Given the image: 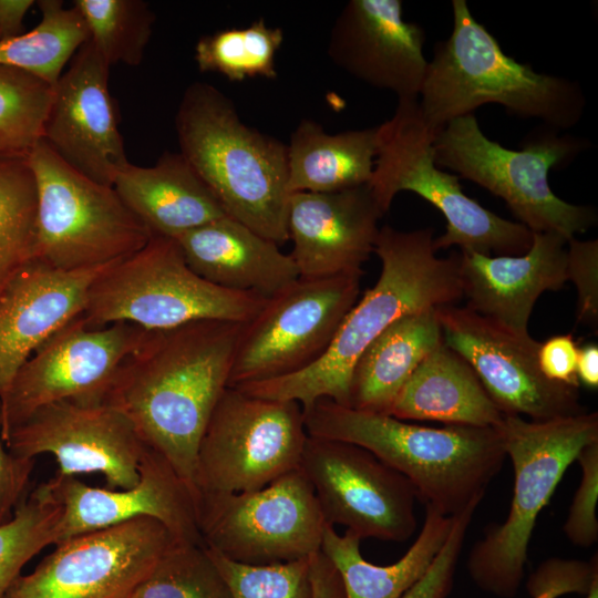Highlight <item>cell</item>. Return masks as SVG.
I'll use <instances>...</instances> for the list:
<instances>
[{
  "mask_svg": "<svg viewBox=\"0 0 598 598\" xmlns=\"http://www.w3.org/2000/svg\"><path fill=\"white\" fill-rule=\"evenodd\" d=\"M267 300L210 283L190 269L176 239L152 235L97 276L80 317L89 327L128 322L144 330L199 320L247 323Z\"/></svg>",
  "mask_w": 598,
  "mask_h": 598,
  "instance_id": "9",
  "label": "cell"
},
{
  "mask_svg": "<svg viewBox=\"0 0 598 598\" xmlns=\"http://www.w3.org/2000/svg\"><path fill=\"white\" fill-rule=\"evenodd\" d=\"M62 520L63 509L44 482L0 524V598L32 557L61 540Z\"/></svg>",
  "mask_w": 598,
  "mask_h": 598,
  "instance_id": "34",
  "label": "cell"
},
{
  "mask_svg": "<svg viewBox=\"0 0 598 598\" xmlns=\"http://www.w3.org/2000/svg\"><path fill=\"white\" fill-rule=\"evenodd\" d=\"M138 472V482L127 489L92 487L75 476L60 474L47 481L51 495L63 509L59 543L150 517L161 522L176 542L205 545L197 526L194 495L166 458L146 446Z\"/></svg>",
  "mask_w": 598,
  "mask_h": 598,
  "instance_id": "20",
  "label": "cell"
},
{
  "mask_svg": "<svg viewBox=\"0 0 598 598\" xmlns=\"http://www.w3.org/2000/svg\"><path fill=\"white\" fill-rule=\"evenodd\" d=\"M361 275L300 278L244 327L228 386L282 378L318 361L358 301Z\"/></svg>",
  "mask_w": 598,
  "mask_h": 598,
  "instance_id": "13",
  "label": "cell"
},
{
  "mask_svg": "<svg viewBox=\"0 0 598 598\" xmlns=\"http://www.w3.org/2000/svg\"><path fill=\"white\" fill-rule=\"evenodd\" d=\"M452 32L436 42L419 96L431 130L436 132L484 104H498L513 115L540 120L557 131L579 123L587 101L576 81L538 73L505 54L465 0H452Z\"/></svg>",
  "mask_w": 598,
  "mask_h": 598,
  "instance_id": "4",
  "label": "cell"
},
{
  "mask_svg": "<svg viewBox=\"0 0 598 598\" xmlns=\"http://www.w3.org/2000/svg\"><path fill=\"white\" fill-rule=\"evenodd\" d=\"M246 323L199 320L146 330L123 360L103 401L123 413L196 496L200 439L228 379Z\"/></svg>",
  "mask_w": 598,
  "mask_h": 598,
  "instance_id": "1",
  "label": "cell"
},
{
  "mask_svg": "<svg viewBox=\"0 0 598 598\" xmlns=\"http://www.w3.org/2000/svg\"><path fill=\"white\" fill-rule=\"evenodd\" d=\"M53 86L23 70L0 65V154L28 155L42 140Z\"/></svg>",
  "mask_w": 598,
  "mask_h": 598,
  "instance_id": "36",
  "label": "cell"
},
{
  "mask_svg": "<svg viewBox=\"0 0 598 598\" xmlns=\"http://www.w3.org/2000/svg\"><path fill=\"white\" fill-rule=\"evenodd\" d=\"M436 311L443 342L468 363L504 415L546 421L586 412L577 386L542 373L540 342L517 337L466 306Z\"/></svg>",
  "mask_w": 598,
  "mask_h": 598,
  "instance_id": "17",
  "label": "cell"
},
{
  "mask_svg": "<svg viewBox=\"0 0 598 598\" xmlns=\"http://www.w3.org/2000/svg\"><path fill=\"white\" fill-rule=\"evenodd\" d=\"M453 520L454 516L443 515L425 504V517L416 539L398 561L386 566L362 557L359 536L350 530L340 535L329 525L320 550L339 573L346 598H403L430 568Z\"/></svg>",
  "mask_w": 598,
  "mask_h": 598,
  "instance_id": "29",
  "label": "cell"
},
{
  "mask_svg": "<svg viewBox=\"0 0 598 598\" xmlns=\"http://www.w3.org/2000/svg\"><path fill=\"white\" fill-rule=\"evenodd\" d=\"M578 350L571 334L555 336L540 343L537 359L542 373L550 381L578 388Z\"/></svg>",
  "mask_w": 598,
  "mask_h": 598,
  "instance_id": "44",
  "label": "cell"
},
{
  "mask_svg": "<svg viewBox=\"0 0 598 598\" xmlns=\"http://www.w3.org/2000/svg\"><path fill=\"white\" fill-rule=\"evenodd\" d=\"M567 241L556 233H533L530 248L519 256L460 252L466 307L517 337H529L528 320L539 296L568 281Z\"/></svg>",
  "mask_w": 598,
  "mask_h": 598,
  "instance_id": "23",
  "label": "cell"
},
{
  "mask_svg": "<svg viewBox=\"0 0 598 598\" xmlns=\"http://www.w3.org/2000/svg\"><path fill=\"white\" fill-rule=\"evenodd\" d=\"M38 188L28 155L0 154V295L34 259Z\"/></svg>",
  "mask_w": 598,
  "mask_h": 598,
  "instance_id": "32",
  "label": "cell"
},
{
  "mask_svg": "<svg viewBox=\"0 0 598 598\" xmlns=\"http://www.w3.org/2000/svg\"><path fill=\"white\" fill-rule=\"evenodd\" d=\"M567 595L563 589L560 588H554L548 591H545L534 598H558L560 596Z\"/></svg>",
  "mask_w": 598,
  "mask_h": 598,
  "instance_id": "48",
  "label": "cell"
},
{
  "mask_svg": "<svg viewBox=\"0 0 598 598\" xmlns=\"http://www.w3.org/2000/svg\"><path fill=\"white\" fill-rule=\"evenodd\" d=\"M231 598H313L310 557L270 565H247L206 547Z\"/></svg>",
  "mask_w": 598,
  "mask_h": 598,
  "instance_id": "38",
  "label": "cell"
},
{
  "mask_svg": "<svg viewBox=\"0 0 598 598\" xmlns=\"http://www.w3.org/2000/svg\"><path fill=\"white\" fill-rule=\"evenodd\" d=\"M90 41L110 65L141 64L148 44L155 14L141 0H75Z\"/></svg>",
  "mask_w": 598,
  "mask_h": 598,
  "instance_id": "35",
  "label": "cell"
},
{
  "mask_svg": "<svg viewBox=\"0 0 598 598\" xmlns=\"http://www.w3.org/2000/svg\"><path fill=\"white\" fill-rule=\"evenodd\" d=\"M383 215L368 184L291 194L287 233L300 278L362 276V265L374 252Z\"/></svg>",
  "mask_w": 598,
  "mask_h": 598,
  "instance_id": "22",
  "label": "cell"
},
{
  "mask_svg": "<svg viewBox=\"0 0 598 598\" xmlns=\"http://www.w3.org/2000/svg\"><path fill=\"white\" fill-rule=\"evenodd\" d=\"M282 42V29L258 19L245 28L202 37L195 45V61L202 72H216L235 82L257 76L275 79L276 54Z\"/></svg>",
  "mask_w": 598,
  "mask_h": 598,
  "instance_id": "33",
  "label": "cell"
},
{
  "mask_svg": "<svg viewBox=\"0 0 598 598\" xmlns=\"http://www.w3.org/2000/svg\"><path fill=\"white\" fill-rule=\"evenodd\" d=\"M179 153L225 214L258 235L288 239L287 145L246 125L215 86L195 82L175 116Z\"/></svg>",
  "mask_w": 598,
  "mask_h": 598,
  "instance_id": "5",
  "label": "cell"
},
{
  "mask_svg": "<svg viewBox=\"0 0 598 598\" xmlns=\"http://www.w3.org/2000/svg\"><path fill=\"white\" fill-rule=\"evenodd\" d=\"M33 4L32 0H0V41L23 33L24 17Z\"/></svg>",
  "mask_w": 598,
  "mask_h": 598,
  "instance_id": "46",
  "label": "cell"
},
{
  "mask_svg": "<svg viewBox=\"0 0 598 598\" xmlns=\"http://www.w3.org/2000/svg\"><path fill=\"white\" fill-rule=\"evenodd\" d=\"M566 271L577 291L576 322L597 331L598 327V240L567 241Z\"/></svg>",
  "mask_w": 598,
  "mask_h": 598,
  "instance_id": "41",
  "label": "cell"
},
{
  "mask_svg": "<svg viewBox=\"0 0 598 598\" xmlns=\"http://www.w3.org/2000/svg\"><path fill=\"white\" fill-rule=\"evenodd\" d=\"M299 466L327 525L394 543L415 533L414 486L367 448L308 435Z\"/></svg>",
  "mask_w": 598,
  "mask_h": 598,
  "instance_id": "14",
  "label": "cell"
},
{
  "mask_svg": "<svg viewBox=\"0 0 598 598\" xmlns=\"http://www.w3.org/2000/svg\"><path fill=\"white\" fill-rule=\"evenodd\" d=\"M130 598H231L205 545L175 542Z\"/></svg>",
  "mask_w": 598,
  "mask_h": 598,
  "instance_id": "37",
  "label": "cell"
},
{
  "mask_svg": "<svg viewBox=\"0 0 598 598\" xmlns=\"http://www.w3.org/2000/svg\"><path fill=\"white\" fill-rule=\"evenodd\" d=\"M33 467V458L17 456L7 447L2 437L0 402V524L12 517L23 499Z\"/></svg>",
  "mask_w": 598,
  "mask_h": 598,
  "instance_id": "43",
  "label": "cell"
},
{
  "mask_svg": "<svg viewBox=\"0 0 598 598\" xmlns=\"http://www.w3.org/2000/svg\"><path fill=\"white\" fill-rule=\"evenodd\" d=\"M434 133L421 114L419 99L398 100L393 115L378 125V150L368 185L383 213L396 194L412 192L446 219L445 233L434 238L436 251L457 246L461 252L484 256L525 254L533 233L465 195L460 177L436 165Z\"/></svg>",
  "mask_w": 598,
  "mask_h": 598,
  "instance_id": "8",
  "label": "cell"
},
{
  "mask_svg": "<svg viewBox=\"0 0 598 598\" xmlns=\"http://www.w3.org/2000/svg\"><path fill=\"white\" fill-rule=\"evenodd\" d=\"M28 159L38 188L34 259L66 272L94 269L126 258L152 237L113 186L82 175L42 140Z\"/></svg>",
  "mask_w": 598,
  "mask_h": 598,
  "instance_id": "10",
  "label": "cell"
},
{
  "mask_svg": "<svg viewBox=\"0 0 598 598\" xmlns=\"http://www.w3.org/2000/svg\"><path fill=\"white\" fill-rule=\"evenodd\" d=\"M187 265L221 288L270 299L299 279L290 255L238 220L224 216L176 238Z\"/></svg>",
  "mask_w": 598,
  "mask_h": 598,
  "instance_id": "25",
  "label": "cell"
},
{
  "mask_svg": "<svg viewBox=\"0 0 598 598\" xmlns=\"http://www.w3.org/2000/svg\"><path fill=\"white\" fill-rule=\"evenodd\" d=\"M424 42L422 27L403 19L401 0H350L331 28L327 53L370 86L398 100L419 99L429 62Z\"/></svg>",
  "mask_w": 598,
  "mask_h": 598,
  "instance_id": "21",
  "label": "cell"
},
{
  "mask_svg": "<svg viewBox=\"0 0 598 598\" xmlns=\"http://www.w3.org/2000/svg\"><path fill=\"white\" fill-rule=\"evenodd\" d=\"M514 471V491L503 524L485 532L467 557L477 587L501 598L516 596L539 513L580 450L598 441L597 412L546 421L504 415L497 426Z\"/></svg>",
  "mask_w": 598,
  "mask_h": 598,
  "instance_id": "6",
  "label": "cell"
},
{
  "mask_svg": "<svg viewBox=\"0 0 598 598\" xmlns=\"http://www.w3.org/2000/svg\"><path fill=\"white\" fill-rule=\"evenodd\" d=\"M307 437L299 403L258 398L227 386L198 445L196 496L268 485L300 465Z\"/></svg>",
  "mask_w": 598,
  "mask_h": 598,
  "instance_id": "11",
  "label": "cell"
},
{
  "mask_svg": "<svg viewBox=\"0 0 598 598\" xmlns=\"http://www.w3.org/2000/svg\"><path fill=\"white\" fill-rule=\"evenodd\" d=\"M313 598H346L341 577L321 550L310 556Z\"/></svg>",
  "mask_w": 598,
  "mask_h": 598,
  "instance_id": "45",
  "label": "cell"
},
{
  "mask_svg": "<svg viewBox=\"0 0 598 598\" xmlns=\"http://www.w3.org/2000/svg\"><path fill=\"white\" fill-rule=\"evenodd\" d=\"M436 309L401 317L368 346L352 370L349 408L390 415L403 385L443 342Z\"/></svg>",
  "mask_w": 598,
  "mask_h": 598,
  "instance_id": "28",
  "label": "cell"
},
{
  "mask_svg": "<svg viewBox=\"0 0 598 598\" xmlns=\"http://www.w3.org/2000/svg\"><path fill=\"white\" fill-rule=\"evenodd\" d=\"M390 415L475 427H497L504 416L468 363L444 342L415 369Z\"/></svg>",
  "mask_w": 598,
  "mask_h": 598,
  "instance_id": "27",
  "label": "cell"
},
{
  "mask_svg": "<svg viewBox=\"0 0 598 598\" xmlns=\"http://www.w3.org/2000/svg\"><path fill=\"white\" fill-rule=\"evenodd\" d=\"M175 542L150 517L76 535L20 575L3 598H130Z\"/></svg>",
  "mask_w": 598,
  "mask_h": 598,
  "instance_id": "15",
  "label": "cell"
},
{
  "mask_svg": "<svg viewBox=\"0 0 598 598\" xmlns=\"http://www.w3.org/2000/svg\"><path fill=\"white\" fill-rule=\"evenodd\" d=\"M111 65L87 40L53 86L42 141L69 166L113 185L128 163L109 89Z\"/></svg>",
  "mask_w": 598,
  "mask_h": 598,
  "instance_id": "19",
  "label": "cell"
},
{
  "mask_svg": "<svg viewBox=\"0 0 598 598\" xmlns=\"http://www.w3.org/2000/svg\"><path fill=\"white\" fill-rule=\"evenodd\" d=\"M41 20L31 31L0 41V65L29 72L55 84L64 65L90 39L87 27L73 6L61 0L38 1Z\"/></svg>",
  "mask_w": 598,
  "mask_h": 598,
  "instance_id": "31",
  "label": "cell"
},
{
  "mask_svg": "<svg viewBox=\"0 0 598 598\" xmlns=\"http://www.w3.org/2000/svg\"><path fill=\"white\" fill-rule=\"evenodd\" d=\"M598 578V558L589 561L578 559L548 558L543 561L526 582L527 592L534 598L554 588L568 594L586 596Z\"/></svg>",
  "mask_w": 598,
  "mask_h": 598,
  "instance_id": "42",
  "label": "cell"
},
{
  "mask_svg": "<svg viewBox=\"0 0 598 598\" xmlns=\"http://www.w3.org/2000/svg\"><path fill=\"white\" fill-rule=\"evenodd\" d=\"M302 413L309 436L367 448L405 476L417 498L446 516L481 502L506 458L497 427H431L326 398Z\"/></svg>",
  "mask_w": 598,
  "mask_h": 598,
  "instance_id": "3",
  "label": "cell"
},
{
  "mask_svg": "<svg viewBox=\"0 0 598 598\" xmlns=\"http://www.w3.org/2000/svg\"><path fill=\"white\" fill-rule=\"evenodd\" d=\"M4 443L20 457L52 454L56 474L100 473L110 489H127L140 478L146 445L128 419L104 401L66 400L40 408L10 431Z\"/></svg>",
  "mask_w": 598,
  "mask_h": 598,
  "instance_id": "18",
  "label": "cell"
},
{
  "mask_svg": "<svg viewBox=\"0 0 598 598\" xmlns=\"http://www.w3.org/2000/svg\"><path fill=\"white\" fill-rule=\"evenodd\" d=\"M576 461L581 480L574 495L563 530L570 543L588 548L598 540V441L584 446Z\"/></svg>",
  "mask_w": 598,
  "mask_h": 598,
  "instance_id": "39",
  "label": "cell"
},
{
  "mask_svg": "<svg viewBox=\"0 0 598 598\" xmlns=\"http://www.w3.org/2000/svg\"><path fill=\"white\" fill-rule=\"evenodd\" d=\"M377 150L378 126L329 134L305 118L287 145L288 190L328 193L365 185Z\"/></svg>",
  "mask_w": 598,
  "mask_h": 598,
  "instance_id": "30",
  "label": "cell"
},
{
  "mask_svg": "<svg viewBox=\"0 0 598 598\" xmlns=\"http://www.w3.org/2000/svg\"><path fill=\"white\" fill-rule=\"evenodd\" d=\"M195 509L205 546L247 565L310 557L327 525L300 466L255 491L198 494Z\"/></svg>",
  "mask_w": 598,
  "mask_h": 598,
  "instance_id": "12",
  "label": "cell"
},
{
  "mask_svg": "<svg viewBox=\"0 0 598 598\" xmlns=\"http://www.w3.org/2000/svg\"><path fill=\"white\" fill-rule=\"evenodd\" d=\"M585 598H598V578L594 581L590 590Z\"/></svg>",
  "mask_w": 598,
  "mask_h": 598,
  "instance_id": "49",
  "label": "cell"
},
{
  "mask_svg": "<svg viewBox=\"0 0 598 598\" xmlns=\"http://www.w3.org/2000/svg\"><path fill=\"white\" fill-rule=\"evenodd\" d=\"M545 127L527 137L522 150L513 151L489 140L474 114L461 116L434 133V159L439 167L502 198L532 233H556L569 240L591 228L597 213L559 198L548 176L550 169L574 159L587 142Z\"/></svg>",
  "mask_w": 598,
  "mask_h": 598,
  "instance_id": "7",
  "label": "cell"
},
{
  "mask_svg": "<svg viewBox=\"0 0 598 598\" xmlns=\"http://www.w3.org/2000/svg\"><path fill=\"white\" fill-rule=\"evenodd\" d=\"M478 503L454 515L451 532L424 576L403 598H446L453 588L456 565Z\"/></svg>",
  "mask_w": 598,
  "mask_h": 598,
  "instance_id": "40",
  "label": "cell"
},
{
  "mask_svg": "<svg viewBox=\"0 0 598 598\" xmlns=\"http://www.w3.org/2000/svg\"><path fill=\"white\" fill-rule=\"evenodd\" d=\"M576 374L579 383L587 388L598 386V346L594 342L579 348Z\"/></svg>",
  "mask_w": 598,
  "mask_h": 598,
  "instance_id": "47",
  "label": "cell"
},
{
  "mask_svg": "<svg viewBox=\"0 0 598 598\" xmlns=\"http://www.w3.org/2000/svg\"><path fill=\"white\" fill-rule=\"evenodd\" d=\"M111 265L66 272L32 259L11 279L0 295V400L32 353L82 313L91 285Z\"/></svg>",
  "mask_w": 598,
  "mask_h": 598,
  "instance_id": "24",
  "label": "cell"
},
{
  "mask_svg": "<svg viewBox=\"0 0 598 598\" xmlns=\"http://www.w3.org/2000/svg\"><path fill=\"white\" fill-rule=\"evenodd\" d=\"M113 188L152 235L178 238L227 216L220 204L181 153H164L153 166L130 162Z\"/></svg>",
  "mask_w": 598,
  "mask_h": 598,
  "instance_id": "26",
  "label": "cell"
},
{
  "mask_svg": "<svg viewBox=\"0 0 598 598\" xmlns=\"http://www.w3.org/2000/svg\"><path fill=\"white\" fill-rule=\"evenodd\" d=\"M433 243V228L381 227L374 245L380 276L349 310L324 354L297 373L236 389L258 398L295 401L302 412L322 398L349 406L353 367L383 330L403 316L456 305L463 298L458 254L437 257Z\"/></svg>",
  "mask_w": 598,
  "mask_h": 598,
  "instance_id": "2",
  "label": "cell"
},
{
  "mask_svg": "<svg viewBox=\"0 0 598 598\" xmlns=\"http://www.w3.org/2000/svg\"><path fill=\"white\" fill-rule=\"evenodd\" d=\"M145 331L128 322L89 327L78 316L52 333L0 400L3 440L42 406L66 400L103 401L118 367Z\"/></svg>",
  "mask_w": 598,
  "mask_h": 598,
  "instance_id": "16",
  "label": "cell"
}]
</instances>
